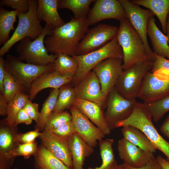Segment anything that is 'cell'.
I'll return each mask as SVG.
<instances>
[{
	"label": "cell",
	"mask_w": 169,
	"mask_h": 169,
	"mask_svg": "<svg viewBox=\"0 0 169 169\" xmlns=\"http://www.w3.org/2000/svg\"><path fill=\"white\" fill-rule=\"evenodd\" d=\"M89 26L87 18L78 19L71 17L69 22L51 31L50 35L44 39L48 52L54 54L76 55L77 46Z\"/></svg>",
	"instance_id": "cell-1"
},
{
	"label": "cell",
	"mask_w": 169,
	"mask_h": 169,
	"mask_svg": "<svg viewBox=\"0 0 169 169\" xmlns=\"http://www.w3.org/2000/svg\"><path fill=\"white\" fill-rule=\"evenodd\" d=\"M120 22L116 37L123 52V69L139 62L151 60L146 53L141 38L129 19L125 18Z\"/></svg>",
	"instance_id": "cell-2"
},
{
	"label": "cell",
	"mask_w": 169,
	"mask_h": 169,
	"mask_svg": "<svg viewBox=\"0 0 169 169\" xmlns=\"http://www.w3.org/2000/svg\"><path fill=\"white\" fill-rule=\"evenodd\" d=\"M150 111L146 104L136 102L133 112L126 119L118 122L115 128L131 126L144 133L156 149L161 151L166 156L169 162V142L159 134L152 121Z\"/></svg>",
	"instance_id": "cell-3"
},
{
	"label": "cell",
	"mask_w": 169,
	"mask_h": 169,
	"mask_svg": "<svg viewBox=\"0 0 169 169\" xmlns=\"http://www.w3.org/2000/svg\"><path fill=\"white\" fill-rule=\"evenodd\" d=\"M38 0H29V8L25 13H18V23L9 40L0 49V56L3 57L16 43L25 38L34 40L44 30L37 14Z\"/></svg>",
	"instance_id": "cell-4"
},
{
	"label": "cell",
	"mask_w": 169,
	"mask_h": 169,
	"mask_svg": "<svg viewBox=\"0 0 169 169\" xmlns=\"http://www.w3.org/2000/svg\"><path fill=\"white\" fill-rule=\"evenodd\" d=\"M78 68L72 82L74 87L79 82L93 69L102 61L109 58L123 59L122 49L117 40L116 36L101 48L87 54L74 55Z\"/></svg>",
	"instance_id": "cell-5"
},
{
	"label": "cell",
	"mask_w": 169,
	"mask_h": 169,
	"mask_svg": "<svg viewBox=\"0 0 169 169\" xmlns=\"http://www.w3.org/2000/svg\"><path fill=\"white\" fill-rule=\"evenodd\" d=\"M51 31L45 25L42 33L35 40L27 37L21 40L16 48L19 54L18 60L38 66H46L53 63L56 55L49 54L44 43L45 37L50 35Z\"/></svg>",
	"instance_id": "cell-6"
},
{
	"label": "cell",
	"mask_w": 169,
	"mask_h": 169,
	"mask_svg": "<svg viewBox=\"0 0 169 169\" xmlns=\"http://www.w3.org/2000/svg\"><path fill=\"white\" fill-rule=\"evenodd\" d=\"M153 63L151 60L139 62L123 70L118 79L115 89L125 98L136 100L144 78L151 70Z\"/></svg>",
	"instance_id": "cell-7"
},
{
	"label": "cell",
	"mask_w": 169,
	"mask_h": 169,
	"mask_svg": "<svg viewBox=\"0 0 169 169\" xmlns=\"http://www.w3.org/2000/svg\"><path fill=\"white\" fill-rule=\"evenodd\" d=\"M5 70L23 88L30 89L33 81L43 74L54 70L53 64L38 66L19 61L17 58L8 54L4 61Z\"/></svg>",
	"instance_id": "cell-8"
},
{
	"label": "cell",
	"mask_w": 169,
	"mask_h": 169,
	"mask_svg": "<svg viewBox=\"0 0 169 169\" xmlns=\"http://www.w3.org/2000/svg\"><path fill=\"white\" fill-rule=\"evenodd\" d=\"M136 100H131L123 97L114 88L109 94L106 101L104 116L111 130L116 124L128 117L132 114Z\"/></svg>",
	"instance_id": "cell-9"
},
{
	"label": "cell",
	"mask_w": 169,
	"mask_h": 169,
	"mask_svg": "<svg viewBox=\"0 0 169 169\" xmlns=\"http://www.w3.org/2000/svg\"><path fill=\"white\" fill-rule=\"evenodd\" d=\"M117 27L106 24H100L88 29L79 44L76 55H81L98 49L116 36Z\"/></svg>",
	"instance_id": "cell-10"
},
{
	"label": "cell",
	"mask_w": 169,
	"mask_h": 169,
	"mask_svg": "<svg viewBox=\"0 0 169 169\" xmlns=\"http://www.w3.org/2000/svg\"><path fill=\"white\" fill-rule=\"evenodd\" d=\"M119 1L125 11L127 18L141 38L148 56L154 61V53L150 48L147 40V29L149 18L155 15L149 9H142L130 0Z\"/></svg>",
	"instance_id": "cell-11"
},
{
	"label": "cell",
	"mask_w": 169,
	"mask_h": 169,
	"mask_svg": "<svg viewBox=\"0 0 169 169\" xmlns=\"http://www.w3.org/2000/svg\"><path fill=\"white\" fill-rule=\"evenodd\" d=\"M122 64V59L109 58L100 62L92 70L98 78L102 92L106 98L110 92L115 88L123 70Z\"/></svg>",
	"instance_id": "cell-12"
},
{
	"label": "cell",
	"mask_w": 169,
	"mask_h": 169,
	"mask_svg": "<svg viewBox=\"0 0 169 169\" xmlns=\"http://www.w3.org/2000/svg\"><path fill=\"white\" fill-rule=\"evenodd\" d=\"M75 98L88 100L106 107L107 98L104 95L100 82L92 70L74 87Z\"/></svg>",
	"instance_id": "cell-13"
},
{
	"label": "cell",
	"mask_w": 169,
	"mask_h": 169,
	"mask_svg": "<svg viewBox=\"0 0 169 169\" xmlns=\"http://www.w3.org/2000/svg\"><path fill=\"white\" fill-rule=\"evenodd\" d=\"M169 96V80L157 78L150 71L145 75L137 98L145 104L155 102Z\"/></svg>",
	"instance_id": "cell-14"
},
{
	"label": "cell",
	"mask_w": 169,
	"mask_h": 169,
	"mask_svg": "<svg viewBox=\"0 0 169 169\" xmlns=\"http://www.w3.org/2000/svg\"><path fill=\"white\" fill-rule=\"evenodd\" d=\"M125 18L126 13L119 0H95L87 16L90 25L105 19H114L120 21Z\"/></svg>",
	"instance_id": "cell-15"
},
{
	"label": "cell",
	"mask_w": 169,
	"mask_h": 169,
	"mask_svg": "<svg viewBox=\"0 0 169 169\" xmlns=\"http://www.w3.org/2000/svg\"><path fill=\"white\" fill-rule=\"evenodd\" d=\"M18 133L17 126L9 125L5 119L0 123V169H9L14 159L11 154L18 143L15 137Z\"/></svg>",
	"instance_id": "cell-16"
},
{
	"label": "cell",
	"mask_w": 169,
	"mask_h": 169,
	"mask_svg": "<svg viewBox=\"0 0 169 169\" xmlns=\"http://www.w3.org/2000/svg\"><path fill=\"white\" fill-rule=\"evenodd\" d=\"M70 108L76 133L89 146L95 147L97 141L103 139L105 135L75 107L72 106Z\"/></svg>",
	"instance_id": "cell-17"
},
{
	"label": "cell",
	"mask_w": 169,
	"mask_h": 169,
	"mask_svg": "<svg viewBox=\"0 0 169 169\" xmlns=\"http://www.w3.org/2000/svg\"><path fill=\"white\" fill-rule=\"evenodd\" d=\"M41 144L71 169H73L72 157L68 139L44 131L38 137Z\"/></svg>",
	"instance_id": "cell-18"
},
{
	"label": "cell",
	"mask_w": 169,
	"mask_h": 169,
	"mask_svg": "<svg viewBox=\"0 0 169 169\" xmlns=\"http://www.w3.org/2000/svg\"><path fill=\"white\" fill-rule=\"evenodd\" d=\"M74 76L63 74L54 70L43 74L32 83L29 90V99H33L42 90L48 88L59 89L66 84L71 83Z\"/></svg>",
	"instance_id": "cell-19"
},
{
	"label": "cell",
	"mask_w": 169,
	"mask_h": 169,
	"mask_svg": "<svg viewBox=\"0 0 169 169\" xmlns=\"http://www.w3.org/2000/svg\"><path fill=\"white\" fill-rule=\"evenodd\" d=\"M117 149L124 163L136 167L145 165L154 156L153 153L141 150L124 138L119 140Z\"/></svg>",
	"instance_id": "cell-20"
},
{
	"label": "cell",
	"mask_w": 169,
	"mask_h": 169,
	"mask_svg": "<svg viewBox=\"0 0 169 169\" xmlns=\"http://www.w3.org/2000/svg\"><path fill=\"white\" fill-rule=\"evenodd\" d=\"M99 128L105 135H109L111 130L105 120L102 108L97 104L88 100L75 98L73 105Z\"/></svg>",
	"instance_id": "cell-21"
},
{
	"label": "cell",
	"mask_w": 169,
	"mask_h": 169,
	"mask_svg": "<svg viewBox=\"0 0 169 169\" xmlns=\"http://www.w3.org/2000/svg\"><path fill=\"white\" fill-rule=\"evenodd\" d=\"M59 0H38L37 14L41 21L52 31L65 23L60 17L58 10Z\"/></svg>",
	"instance_id": "cell-22"
},
{
	"label": "cell",
	"mask_w": 169,
	"mask_h": 169,
	"mask_svg": "<svg viewBox=\"0 0 169 169\" xmlns=\"http://www.w3.org/2000/svg\"><path fill=\"white\" fill-rule=\"evenodd\" d=\"M68 141L73 169H83L85 159L92 154L93 148L87 144L76 133L68 138Z\"/></svg>",
	"instance_id": "cell-23"
},
{
	"label": "cell",
	"mask_w": 169,
	"mask_h": 169,
	"mask_svg": "<svg viewBox=\"0 0 169 169\" xmlns=\"http://www.w3.org/2000/svg\"><path fill=\"white\" fill-rule=\"evenodd\" d=\"M147 35L151 40L154 52L169 59V46L167 37L159 30L154 17H151L148 20Z\"/></svg>",
	"instance_id": "cell-24"
},
{
	"label": "cell",
	"mask_w": 169,
	"mask_h": 169,
	"mask_svg": "<svg viewBox=\"0 0 169 169\" xmlns=\"http://www.w3.org/2000/svg\"><path fill=\"white\" fill-rule=\"evenodd\" d=\"M137 5L144 6L150 10L158 18L163 33L166 34L167 18L169 15V0H131Z\"/></svg>",
	"instance_id": "cell-25"
},
{
	"label": "cell",
	"mask_w": 169,
	"mask_h": 169,
	"mask_svg": "<svg viewBox=\"0 0 169 169\" xmlns=\"http://www.w3.org/2000/svg\"><path fill=\"white\" fill-rule=\"evenodd\" d=\"M123 138L141 150L152 153L156 149L145 134L139 129L131 126L122 127Z\"/></svg>",
	"instance_id": "cell-26"
},
{
	"label": "cell",
	"mask_w": 169,
	"mask_h": 169,
	"mask_svg": "<svg viewBox=\"0 0 169 169\" xmlns=\"http://www.w3.org/2000/svg\"><path fill=\"white\" fill-rule=\"evenodd\" d=\"M36 169H71L49 152L41 144L34 156Z\"/></svg>",
	"instance_id": "cell-27"
},
{
	"label": "cell",
	"mask_w": 169,
	"mask_h": 169,
	"mask_svg": "<svg viewBox=\"0 0 169 169\" xmlns=\"http://www.w3.org/2000/svg\"><path fill=\"white\" fill-rule=\"evenodd\" d=\"M113 139L106 138L99 141L102 163L99 167H88L87 169H117L118 164L115 159L113 146Z\"/></svg>",
	"instance_id": "cell-28"
},
{
	"label": "cell",
	"mask_w": 169,
	"mask_h": 169,
	"mask_svg": "<svg viewBox=\"0 0 169 169\" xmlns=\"http://www.w3.org/2000/svg\"><path fill=\"white\" fill-rule=\"evenodd\" d=\"M18 12L15 10L8 11L1 8L0 9V45H4L9 39V34L15 29L14 23Z\"/></svg>",
	"instance_id": "cell-29"
},
{
	"label": "cell",
	"mask_w": 169,
	"mask_h": 169,
	"mask_svg": "<svg viewBox=\"0 0 169 169\" xmlns=\"http://www.w3.org/2000/svg\"><path fill=\"white\" fill-rule=\"evenodd\" d=\"M94 0H59V9L66 8L71 10L76 19L87 18L89 7Z\"/></svg>",
	"instance_id": "cell-30"
},
{
	"label": "cell",
	"mask_w": 169,
	"mask_h": 169,
	"mask_svg": "<svg viewBox=\"0 0 169 169\" xmlns=\"http://www.w3.org/2000/svg\"><path fill=\"white\" fill-rule=\"evenodd\" d=\"M59 92V89H54L50 93L42 106L38 122L34 128L39 131H44L46 124L56 105Z\"/></svg>",
	"instance_id": "cell-31"
},
{
	"label": "cell",
	"mask_w": 169,
	"mask_h": 169,
	"mask_svg": "<svg viewBox=\"0 0 169 169\" xmlns=\"http://www.w3.org/2000/svg\"><path fill=\"white\" fill-rule=\"evenodd\" d=\"M56 55V58L53 63L54 70L62 74H70L74 76L78 68L76 60L73 56L65 54Z\"/></svg>",
	"instance_id": "cell-32"
},
{
	"label": "cell",
	"mask_w": 169,
	"mask_h": 169,
	"mask_svg": "<svg viewBox=\"0 0 169 169\" xmlns=\"http://www.w3.org/2000/svg\"><path fill=\"white\" fill-rule=\"evenodd\" d=\"M70 84L64 85L59 88L57 102L53 112H63L73 105L75 96L74 87Z\"/></svg>",
	"instance_id": "cell-33"
},
{
	"label": "cell",
	"mask_w": 169,
	"mask_h": 169,
	"mask_svg": "<svg viewBox=\"0 0 169 169\" xmlns=\"http://www.w3.org/2000/svg\"><path fill=\"white\" fill-rule=\"evenodd\" d=\"M29 99L28 95L21 91L18 93L8 103L7 115L5 119L9 125H14L18 113L23 108Z\"/></svg>",
	"instance_id": "cell-34"
},
{
	"label": "cell",
	"mask_w": 169,
	"mask_h": 169,
	"mask_svg": "<svg viewBox=\"0 0 169 169\" xmlns=\"http://www.w3.org/2000/svg\"><path fill=\"white\" fill-rule=\"evenodd\" d=\"M154 53L155 60L150 71L159 79L169 80V59Z\"/></svg>",
	"instance_id": "cell-35"
},
{
	"label": "cell",
	"mask_w": 169,
	"mask_h": 169,
	"mask_svg": "<svg viewBox=\"0 0 169 169\" xmlns=\"http://www.w3.org/2000/svg\"><path fill=\"white\" fill-rule=\"evenodd\" d=\"M4 93L8 103L19 92L23 91V88L6 70L3 82Z\"/></svg>",
	"instance_id": "cell-36"
},
{
	"label": "cell",
	"mask_w": 169,
	"mask_h": 169,
	"mask_svg": "<svg viewBox=\"0 0 169 169\" xmlns=\"http://www.w3.org/2000/svg\"><path fill=\"white\" fill-rule=\"evenodd\" d=\"M146 104L151 112L153 120L157 122L169 111V96L155 102Z\"/></svg>",
	"instance_id": "cell-37"
},
{
	"label": "cell",
	"mask_w": 169,
	"mask_h": 169,
	"mask_svg": "<svg viewBox=\"0 0 169 169\" xmlns=\"http://www.w3.org/2000/svg\"><path fill=\"white\" fill-rule=\"evenodd\" d=\"M71 120L70 113L67 111L53 112L46 124L44 131H50L55 129Z\"/></svg>",
	"instance_id": "cell-38"
},
{
	"label": "cell",
	"mask_w": 169,
	"mask_h": 169,
	"mask_svg": "<svg viewBox=\"0 0 169 169\" xmlns=\"http://www.w3.org/2000/svg\"><path fill=\"white\" fill-rule=\"evenodd\" d=\"M38 147L36 142L30 143H19L12 152L11 156L14 159L18 156H22L25 159H28L37 154Z\"/></svg>",
	"instance_id": "cell-39"
},
{
	"label": "cell",
	"mask_w": 169,
	"mask_h": 169,
	"mask_svg": "<svg viewBox=\"0 0 169 169\" xmlns=\"http://www.w3.org/2000/svg\"><path fill=\"white\" fill-rule=\"evenodd\" d=\"M0 5L10 7L18 13H25L29 8V0H1Z\"/></svg>",
	"instance_id": "cell-40"
},
{
	"label": "cell",
	"mask_w": 169,
	"mask_h": 169,
	"mask_svg": "<svg viewBox=\"0 0 169 169\" xmlns=\"http://www.w3.org/2000/svg\"><path fill=\"white\" fill-rule=\"evenodd\" d=\"M49 131L59 137L66 139H68L73 134L76 133L75 127L71 120L57 128Z\"/></svg>",
	"instance_id": "cell-41"
},
{
	"label": "cell",
	"mask_w": 169,
	"mask_h": 169,
	"mask_svg": "<svg viewBox=\"0 0 169 169\" xmlns=\"http://www.w3.org/2000/svg\"><path fill=\"white\" fill-rule=\"evenodd\" d=\"M42 132L37 130L29 131L24 133H18L16 135L17 142L20 144L30 143L34 142L37 137H38Z\"/></svg>",
	"instance_id": "cell-42"
},
{
	"label": "cell",
	"mask_w": 169,
	"mask_h": 169,
	"mask_svg": "<svg viewBox=\"0 0 169 169\" xmlns=\"http://www.w3.org/2000/svg\"><path fill=\"white\" fill-rule=\"evenodd\" d=\"M38 104L33 103L29 99L27 101L23 108L32 119L37 123L39 118L40 112L38 111Z\"/></svg>",
	"instance_id": "cell-43"
},
{
	"label": "cell",
	"mask_w": 169,
	"mask_h": 169,
	"mask_svg": "<svg viewBox=\"0 0 169 169\" xmlns=\"http://www.w3.org/2000/svg\"><path fill=\"white\" fill-rule=\"evenodd\" d=\"M123 164L125 169H163L154 156L151 158L146 164L142 167H135L124 163Z\"/></svg>",
	"instance_id": "cell-44"
},
{
	"label": "cell",
	"mask_w": 169,
	"mask_h": 169,
	"mask_svg": "<svg viewBox=\"0 0 169 169\" xmlns=\"http://www.w3.org/2000/svg\"><path fill=\"white\" fill-rule=\"evenodd\" d=\"M32 121V119L23 108L18 113L14 125L17 126L18 125L21 123H24L28 125L31 124Z\"/></svg>",
	"instance_id": "cell-45"
},
{
	"label": "cell",
	"mask_w": 169,
	"mask_h": 169,
	"mask_svg": "<svg viewBox=\"0 0 169 169\" xmlns=\"http://www.w3.org/2000/svg\"><path fill=\"white\" fill-rule=\"evenodd\" d=\"M8 103L4 95L0 94V115L6 116Z\"/></svg>",
	"instance_id": "cell-46"
},
{
	"label": "cell",
	"mask_w": 169,
	"mask_h": 169,
	"mask_svg": "<svg viewBox=\"0 0 169 169\" xmlns=\"http://www.w3.org/2000/svg\"><path fill=\"white\" fill-rule=\"evenodd\" d=\"M4 59L3 57H0V92L3 94V82L5 77V70L4 65Z\"/></svg>",
	"instance_id": "cell-47"
},
{
	"label": "cell",
	"mask_w": 169,
	"mask_h": 169,
	"mask_svg": "<svg viewBox=\"0 0 169 169\" xmlns=\"http://www.w3.org/2000/svg\"><path fill=\"white\" fill-rule=\"evenodd\" d=\"M162 133L169 139V115L160 127Z\"/></svg>",
	"instance_id": "cell-48"
},
{
	"label": "cell",
	"mask_w": 169,
	"mask_h": 169,
	"mask_svg": "<svg viewBox=\"0 0 169 169\" xmlns=\"http://www.w3.org/2000/svg\"><path fill=\"white\" fill-rule=\"evenodd\" d=\"M156 159L163 169H169V162L166 160L160 155L157 157Z\"/></svg>",
	"instance_id": "cell-49"
},
{
	"label": "cell",
	"mask_w": 169,
	"mask_h": 169,
	"mask_svg": "<svg viewBox=\"0 0 169 169\" xmlns=\"http://www.w3.org/2000/svg\"><path fill=\"white\" fill-rule=\"evenodd\" d=\"M166 34L168 40V44L169 46V15L168 16L166 23Z\"/></svg>",
	"instance_id": "cell-50"
},
{
	"label": "cell",
	"mask_w": 169,
	"mask_h": 169,
	"mask_svg": "<svg viewBox=\"0 0 169 169\" xmlns=\"http://www.w3.org/2000/svg\"><path fill=\"white\" fill-rule=\"evenodd\" d=\"M117 169H125L123 164L119 165Z\"/></svg>",
	"instance_id": "cell-51"
},
{
	"label": "cell",
	"mask_w": 169,
	"mask_h": 169,
	"mask_svg": "<svg viewBox=\"0 0 169 169\" xmlns=\"http://www.w3.org/2000/svg\"><path fill=\"white\" fill-rule=\"evenodd\" d=\"M13 169H18L17 167H15L14 168H13Z\"/></svg>",
	"instance_id": "cell-52"
}]
</instances>
